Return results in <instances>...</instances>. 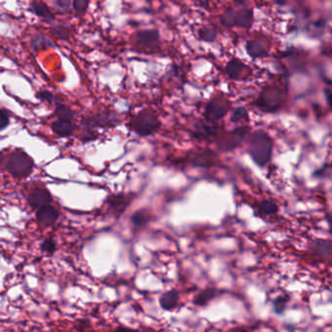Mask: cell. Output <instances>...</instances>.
Wrapping results in <instances>:
<instances>
[{"label": "cell", "mask_w": 332, "mask_h": 332, "mask_svg": "<svg viewBox=\"0 0 332 332\" xmlns=\"http://www.w3.org/2000/svg\"><path fill=\"white\" fill-rule=\"evenodd\" d=\"M273 139L263 130H257L249 138L248 153L252 161L259 166H265L272 159Z\"/></svg>", "instance_id": "1"}, {"label": "cell", "mask_w": 332, "mask_h": 332, "mask_svg": "<svg viewBox=\"0 0 332 332\" xmlns=\"http://www.w3.org/2000/svg\"><path fill=\"white\" fill-rule=\"evenodd\" d=\"M285 100V92L278 87L271 86L266 87L262 90L253 104L263 112L275 113L284 106Z\"/></svg>", "instance_id": "2"}, {"label": "cell", "mask_w": 332, "mask_h": 332, "mask_svg": "<svg viewBox=\"0 0 332 332\" xmlns=\"http://www.w3.org/2000/svg\"><path fill=\"white\" fill-rule=\"evenodd\" d=\"M133 132L140 136L152 135L161 127L158 116L151 110H144L134 116L130 124Z\"/></svg>", "instance_id": "3"}, {"label": "cell", "mask_w": 332, "mask_h": 332, "mask_svg": "<svg viewBox=\"0 0 332 332\" xmlns=\"http://www.w3.org/2000/svg\"><path fill=\"white\" fill-rule=\"evenodd\" d=\"M220 24L226 28L250 29L253 24V11L249 8H229L220 17Z\"/></svg>", "instance_id": "4"}, {"label": "cell", "mask_w": 332, "mask_h": 332, "mask_svg": "<svg viewBox=\"0 0 332 332\" xmlns=\"http://www.w3.org/2000/svg\"><path fill=\"white\" fill-rule=\"evenodd\" d=\"M7 168L15 177H27L33 171L34 160L25 152H15L9 157Z\"/></svg>", "instance_id": "5"}, {"label": "cell", "mask_w": 332, "mask_h": 332, "mask_svg": "<svg viewBox=\"0 0 332 332\" xmlns=\"http://www.w3.org/2000/svg\"><path fill=\"white\" fill-rule=\"evenodd\" d=\"M249 133V128L247 126H240L235 128L230 133L218 137L217 147L224 152H229L239 147L246 139Z\"/></svg>", "instance_id": "6"}, {"label": "cell", "mask_w": 332, "mask_h": 332, "mask_svg": "<svg viewBox=\"0 0 332 332\" xmlns=\"http://www.w3.org/2000/svg\"><path fill=\"white\" fill-rule=\"evenodd\" d=\"M229 109L230 106L227 100L221 98H215L206 105L204 117L209 123L217 122L226 116Z\"/></svg>", "instance_id": "7"}, {"label": "cell", "mask_w": 332, "mask_h": 332, "mask_svg": "<svg viewBox=\"0 0 332 332\" xmlns=\"http://www.w3.org/2000/svg\"><path fill=\"white\" fill-rule=\"evenodd\" d=\"M160 44V35L155 30L140 31L135 35V45L137 48L147 52L158 48Z\"/></svg>", "instance_id": "8"}, {"label": "cell", "mask_w": 332, "mask_h": 332, "mask_svg": "<svg viewBox=\"0 0 332 332\" xmlns=\"http://www.w3.org/2000/svg\"><path fill=\"white\" fill-rule=\"evenodd\" d=\"M119 123V117L114 112H103L85 119L84 124L87 128H104L113 127Z\"/></svg>", "instance_id": "9"}, {"label": "cell", "mask_w": 332, "mask_h": 332, "mask_svg": "<svg viewBox=\"0 0 332 332\" xmlns=\"http://www.w3.org/2000/svg\"><path fill=\"white\" fill-rule=\"evenodd\" d=\"M217 157L215 153L211 150H201L199 152L193 153L190 158V163L194 166L200 167H209L216 164Z\"/></svg>", "instance_id": "10"}, {"label": "cell", "mask_w": 332, "mask_h": 332, "mask_svg": "<svg viewBox=\"0 0 332 332\" xmlns=\"http://www.w3.org/2000/svg\"><path fill=\"white\" fill-rule=\"evenodd\" d=\"M29 203L34 208H39L41 207L51 205L52 196L44 188H34V190L29 195Z\"/></svg>", "instance_id": "11"}, {"label": "cell", "mask_w": 332, "mask_h": 332, "mask_svg": "<svg viewBox=\"0 0 332 332\" xmlns=\"http://www.w3.org/2000/svg\"><path fill=\"white\" fill-rule=\"evenodd\" d=\"M59 217L58 210L51 205L37 208L36 218L43 225H53Z\"/></svg>", "instance_id": "12"}, {"label": "cell", "mask_w": 332, "mask_h": 332, "mask_svg": "<svg viewBox=\"0 0 332 332\" xmlns=\"http://www.w3.org/2000/svg\"><path fill=\"white\" fill-rule=\"evenodd\" d=\"M310 250L318 257L328 258L332 256V244L331 240L316 239L310 245Z\"/></svg>", "instance_id": "13"}, {"label": "cell", "mask_w": 332, "mask_h": 332, "mask_svg": "<svg viewBox=\"0 0 332 332\" xmlns=\"http://www.w3.org/2000/svg\"><path fill=\"white\" fill-rule=\"evenodd\" d=\"M219 128L217 126L201 123L192 133V136L199 140H210L218 136Z\"/></svg>", "instance_id": "14"}, {"label": "cell", "mask_w": 332, "mask_h": 332, "mask_svg": "<svg viewBox=\"0 0 332 332\" xmlns=\"http://www.w3.org/2000/svg\"><path fill=\"white\" fill-rule=\"evenodd\" d=\"M246 65L244 62L238 59H232L228 62L225 67V72L228 77L233 80H238L246 70Z\"/></svg>", "instance_id": "15"}, {"label": "cell", "mask_w": 332, "mask_h": 332, "mask_svg": "<svg viewBox=\"0 0 332 332\" xmlns=\"http://www.w3.org/2000/svg\"><path fill=\"white\" fill-rule=\"evenodd\" d=\"M179 301V293L176 290H169L163 293L160 297V306L165 311H172L175 309Z\"/></svg>", "instance_id": "16"}, {"label": "cell", "mask_w": 332, "mask_h": 332, "mask_svg": "<svg viewBox=\"0 0 332 332\" xmlns=\"http://www.w3.org/2000/svg\"><path fill=\"white\" fill-rule=\"evenodd\" d=\"M31 10L39 18H43L47 21L55 20L53 12L43 1H33L31 3Z\"/></svg>", "instance_id": "17"}, {"label": "cell", "mask_w": 332, "mask_h": 332, "mask_svg": "<svg viewBox=\"0 0 332 332\" xmlns=\"http://www.w3.org/2000/svg\"><path fill=\"white\" fill-rule=\"evenodd\" d=\"M52 130L59 136H68L74 131V125L70 120L58 119L52 124Z\"/></svg>", "instance_id": "18"}, {"label": "cell", "mask_w": 332, "mask_h": 332, "mask_svg": "<svg viewBox=\"0 0 332 332\" xmlns=\"http://www.w3.org/2000/svg\"><path fill=\"white\" fill-rule=\"evenodd\" d=\"M248 54L252 58H260L265 56L267 51L264 45L259 40H249L246 46Z\"/></svg>", "instance_id": "19"}, {"label": "cell", "mask_w": 332, "mask_h": 332, "mask_svg": "<svg viewBox=\"0 0 332 332\" xmlns=\"http://www.w3.org/2000/svg\"><path fill=\"white\" fill-rule=\"evenodd\" d=\"M150 219L151 214L146 209H140L133 213L131 221L135 228H142L148 224Z\"/></svg>", "instance_id": "20"}, {"label": "cell", "mask_w": 332, "mask_h": 332, "mask_svg": "<svg viewBox=\"0 0 332 332\" xmlns=\"http://www.w3.org/2000/svg\"><path fill=\"white\" fill-rule=\"evenodd\" d=\"M215 295H216V290L214 288H208L201 291L199 294H197L193 300V303L197 306H205L210 300L214 298Z\"/></svg>", "instance_id": "21"}, {"label": "cell", "mask_w": 332, "mask_h": 332, "mask_svg": "<svg viewBox=\"0 0 332 332\" xmlns=\"http://www.w3.org/2000/svg\"><path fill=\"white\" fill-rule=\"evenodd\" d=\"M258 209L264 215H273L279 211V206L274 200L266 199L260 202Z\"/></svg>", "instance_id": "22"}, {"label": "cell", "mask_w": 332, "mask_h": 332, "mask_svg": "<svg viewBox=\"0 0 332 332\" xmlns=\"http://www.w3.org/2000/svg\"><path fill=\"white\" fill-rule=\"evenodd\" d=\"M55 114L58 117V119H64V120H70L72 121V119L74 118V111L68 107L65 104L59 103L55 109Z\"/></svg>", "instance_id": "23"}, {"label": "cell", "mask_w": 332, "mask_h": 332, "mask_svg": "<svg viewBox=\"0 0 332 332\" xmlns=\"http://www.w3.org/2000/svg\"><path fill=\"white\" fill-rule=\"evenodd\" d=\"M53 45L54 44L51 41V39L45 34H37L32 38V47L34 50H36L41 47H47V46H53Z\"/></svg>", "instance_id": "24"}, {"label": "cell", "mask_w": 332, "mask_h": 332, "mask_svg": "<svg viewBox=\"0 0 332 332\" xmlns=\"http://www.w3.org/2000/svg\"><path fill=\"white\" fill-rule=\"evenodd\" d=\"M199 37L204 42H213L217 37V33L216 30L213 28L205 27L200 30Z\"/></svg>", "instance_id": "25"}, {"label": "cell", "mask_w": 332, "mask_h": 332, "mask_svg": "<svg viewBox=\"0 0 332 332\" xmlns=\"http://www.w3.org/2000/svg\"><path fill=\"white\" fill-rule=\"evenodd\" d=\"M248 118H249L248 110L245 107L240 106V107H237L233 110L230 119H231V122H233V123H239L241 121L248 120Z\"/></svg>", "instance_id": "26"}, {"label": "cell", "mask_w": 332, "mask_h": 332, "mask_svg": "<svg viewBox=\"0 0 332 332\" xmlns=\"http://www.w3.org/2000/svg\"><path fill=\"white\" fill-rule=\"evenodd\" d=\"M290 301V298L288 295H281L278 296L277 298L274 299L273 301V308L277 314H282L287 308V305Z\"/></svg>", "instance_id": "27"}, {"label": "cell", "mask_w": 332, "mask_h": 332, "mask_svg": "<svg viewBox=\"0 0 332 332\" xmlns=\"http://www.w3.org/2000/svg\"><path fill=\"white\" fill-rule=\"evenodd\" d=\"M51 34H53L55 37H57L58 39L67 40L70 36V30L64 26L54 27L51 29Z\"/></svg>", "instance_id": "28"}, {"label": "cell", "mask_w": 332, "mask_h": 332, "mask_svg": "<svg viewBox=\"0 0 332 332\" xmlns=\"http://www.w3.org/2000/svg\"><path fill=\"white\" fill-rule=\"evenodd\" d=\"M36 98L39 99L42 101H48L50 103L52 102H56L57 104L61 103V100L55 96L54 94H52L50 91H47V90H43V91H40L36 94Z\"/></svg>", "instance_id": "29"}, {"label": "cell", "mask_w": 332, "mask_h": 332, "mask_svg": "<svg viewBox=\"0 0 332 332\" xmlns=\"http://www.w3.org/2000/svg\"><path fill=\"white\" fill-rule=\"evenodd\" d=\"M54 7L59 13H69L71 11L70 0H55Z\"/></svg>", "instance_id": "30"}, {"label": "cell", "mask_w": 332, "mask_h": 332, "mask_svg": "<svg viewBox=\"0 0 332 332\" xmlns=\"http://www.w3.org/2000/svg\"><path fill=\"white\" fill-rule=\"evenodd\" d=\"M40 248L44 252L51 254L56 250V243L52 239H46L42 242Z\"/></svg>", "instance_id": "31"}, {"label": "cell", "mask_w": 332, "mask_h": 332, "mask_svg": "<svg viewBox=\"0 0 332 332\" xmlns=\"http://www.w3.org/2000/svg\"><path fill=\"white\" fill-rule=\"evenodd\" d=\"M89 6V0H73L72 7L76 12L82 13L87 10Z\"/></svg>", "instance_id": "32"}, {"label": "cell", "mask_w": 332, "mask_h": 332, "mask_svg": "<svg viewBox=\"0 0 332 332\" xmlns=\"http://www.w3.org/2000/svg\"><path fill=\"white\" fill-rule=\"evenodd\" d=\"M10 123V118L5 111L0 110V131L4 130Z\"/></svg>", "instance_id": "33"}, {"label": "cell", "mask_w": 332, "mask_h": 332, "mask_svg": "<svg viewBox=\"0 0 332 332\" xmlns=\"http://www.w3.org/2000/svg\"><path fill=\"white\" fill-rule=\"evenodd\" d=\"M108 202L112 207H119V206H121V205L123 206L125 204L126 199L123 196L119 195V196H113V197L109 198Z\"/></svg>", "instance_id": "34"}, {"label": "cell", "mask_w": 332, "mask_h": 332, "mask_svg": "<svg viewBox=\"0 0 332 332\" xmlns=\"http://www.w3.org/2000/svg\"><path fill=\"white\" fill-rule=\"evenodd\" d=\"M277 4H279V5H284V4H286V2H287V0H274Z\"/></svg>", "instance_id": "35"}]
</instances>
